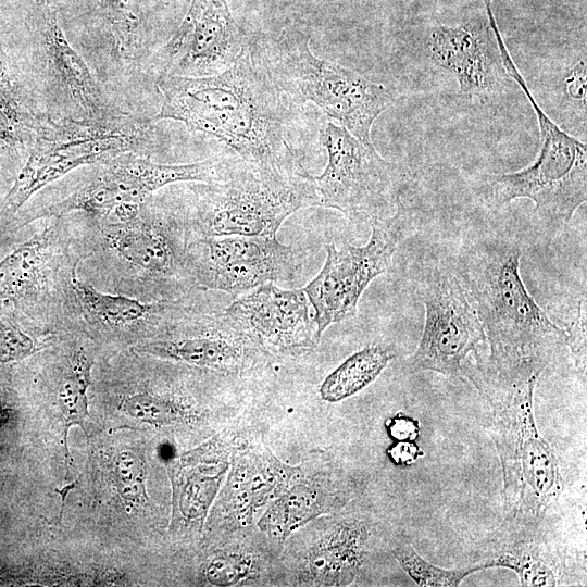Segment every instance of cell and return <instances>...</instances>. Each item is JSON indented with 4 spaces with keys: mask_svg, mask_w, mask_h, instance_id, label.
I'll use <instances>...</instances> for the list:
<instances>
[{
    "mask_svg": "<svg viewBox=\"0 0 587 587\" xmlns=\"http://www.w3.org/2000/svg\"><path fill=\"white\" fill-rule=\"evenodd\" d=\"M115 472L123 494L126 497L139 499L146 496L143 465L135 452L129 450L122 451L115 461Z\"/></svg>",
    "mask_w": 587,
    "mask_h": 587,
    "instance_id": "obj_31",
    "label": "cell"
},
{
    "mask_svg": "<svg viewBox=\"0 0 587 587\" xmlns=\"http://www.w3.org/2000/svg\"><path fill=\"white\" fill-rule=\"evenodd\" d=\"M303 258L300 248L283 245L276 236H209L188 245L187 268L204 289L243 295L267 283L292 280Z\"/></svg>",
    "mask_w": 587,
    "mask_h": 587,
    "instance_id": "obj_11",
    "label": "cell"
},
{
    "mask_svg": "<svg viewBox=\"0 0 587 587\" xmlns=\"http://www.w3.org/2000/svg\"><path fill=\"white\" fill-rule=\"evenodd\" d=\"M545 366L530 359H488L484 365L463 369L491 408V437L502 469L504 512L511 521L542 516L564 489L558 458L535 419V388Z\"/></svg>",
    "mask_w": 587,
    "mask_h": 587,
    "instance_id": "obj_2",
    "label": "cell"
},
{
    "mask_svg": "<svg viewBox=\"0 0 587 587\" xmlns=\"http://www.w3.org/2000/svg\"><path fill=\"white\" fill-rule=\"evenodd\" d=\"M35 58L45 112L54 120L108 122L123 110L67 39L53 4L35 2Z\"/></svg>",
    "mask_w": 587,
    "mask_h": 587,
    "instance_id": "obj_9",
    "label": "cell"
},
{
    "mask_svg": "<svg viewBox=\"0 0 587 587\" xmlns=\"http://www.w3.org/2000/svg\"><path fill=\"white\" fill-rule=\"evenodd\" d=\"M249 42L227 0H192L176 32L151 59L162 76L205 77L229 68Z\"/></svg>",
    "mask_w": 587,
    "mask_h": 587,
    "instance_id": "obj_13",
    "label": "cell"
},
{
    "mask_svg": "<svg viewBox=\"0 0 587 587\" xmlns=\"http://www.w3.org/2000/svg\"><path fill=\"white\" fill-rule=\"evenodd\" d=\"M76 265L71 272V291L85 320L104 332L158 335L193 311L178 301L162 299L143 302L127 296L102 292L78 277Z\"/></svg>",
    "mask_w": 587,
    "mask_h": 587,
    "instance_id": "obj_19",
    "label": "cell"
},
{
    "mask_svg": "<svg viewBox=\"0 0 587 587\" xmlns=\"http://www.w3.org/2000/svg\"><path fill=\"white\" fill-rule=\"evenodd\" d=\"M521 257L511 238H482L460 253L457 277L484 326L489 359H530L546 365L567 347V335L527 291Z\"/></svg>",
    "mask_w": 587,
    "mask_h": 587,
    "instance_id": "obj_3",
    "label": "cell"
},
{
    "mask_svg": "<svg viewBox=\"0 0 587 587\" xmlns=\"http://www.w3.org/2000/svg\"><path fill=\"white\" fill-rule=\"evenodd\" d=\"M83 12L75 49L108 91L123 86L149 58L143 1L84 0Z\"/></svg>",
    "mask_w": 587,
    "mask_h": 587,
    "instance_id": "obj_14",
    "label": "cell"
},
{
    "mask_svg": "<svg viewBox=\"0 0 587 587\" xmlns=\"http://www.w3.org/2000/svg\"><path fill=\"white\" fill-rule=\"evenodd\" d=\"M499 53L507 75L534 108L541 148L535 162L519 172L485 175L488 197L497 205L517 198L530 199L542 224L552 229L565 228L587 200V147L557 126L538 105L503 42Z\"/></svg>",
    "mask_w": 587,
    "mask_h": 587,
    "instance_id": "obj_5",
    "label": "cell"
},
{
    "mask_svg": "<svg viewBox=\"0 0 587 587\" xmlns=\"http://www.w3.org/2000/svg\"><path fill=\"white\" fill-rule=\"evenodd\" d=\"M427 45L432 61L454 75L462 96L492 93L508 76L486 12L455 26H434Z\"/></svg>",
    "mask_w": 587,
    "mask_h": 587,
    "instance_id": "obj_18",
    "label": "cell"
},
{
    "mask_svg": "<svg viewBox=\"0 0 587 587\" xmlns=\"http://www.w3.org/2000/svg\"><path fill=\"white\" fill-rule=\"evenodd\" d=\"M403 571L421 587H457L471 574L482 571L474 564L462 569H444L425 560L410 542H401L392 551Z\"/></svg>",
    "mask_w": 587,
    "mask_h": 587,
    "instance_id": "obj_28",
    "label": "cell"
},
{
    "mask_svg": "<svg viewBox=\"0 0 587 587\" xmlns=\"http://www.w3.org/2000/svg\"><path fill=\"white\" fill-rule=\"evenodd\" d=\"M385 429L394 441H415L421 433V423L417 419L399 412L385 422Z\"/></svg>",
    "mask_w": 587,
    "mask_h": 587,
    "instance_id": "obj_33",
    "label": "cell"
},
{
    "mask_svg": "<svg viewBox=\"0 0 587 587\" xmlns=\"http://www.w3.org/2000/svg\"><path fill=\"white\" fill-rule=\"evenodd\" d=\"M477 565L482 570L508 569L516 574L522 586H559L564 576V559L557 548L520 532L500 535Z\"/></svg>",
    "mask_w": 587,
    "mask_h": 587,
    "instance_id": "obj_21",
    "label": "cell"
},
{
    "mask_svg": "<svg viewBox=\"0 0 587 587\" xmlns=\"http://www.w3.org/2000/svg\"><path fill=\"white\" fill-rule=\"evenodd\" d=\"M155 336L139 344L136 350L212 370H241L262 350L224 311H192Z\"/></svg>",
    "mask_w": 587,
    "mask_h": 587,
    "instance_id": "obj_16",
    "label": "cell"
},
{
    "mask_svg": "<svg viewBox=\"0 0 587 587\" xmlns=\"http://www.w3.org/2000/svg\"><path fill=\"white\" fill-rule=\"evenodd\" d=\"M566 89L575 99H585L586 96V65L580 61L566 78Z\"/></svg>",
    "mask_w": 587,
    "mask_h": 587,
    "instance_id": "obj_36",
    "label": "cell"
},
{
    "mask_svg": "<svg viewBox=\"0 0 587 587\" xmlns=\"http://www.w3.org/2000/svg\"><path fill=\"white\" fill-rule=\"evenodd\" d=\"M370 224L371 237L364 246L327 245L322 270L303 288L314 311L319 338L332 324L357 314L363 291L388 271L398 246L414 232L415 217L401 198L391 215Z\"/></svg>",
    "mask_w": 587,
    "mask_h": 587,
    "instance_id": "obj_8",
    "label": "cell"
},
{
    "mask_svg": "<svg viewBox=\"0 0 587 587\" xmlns=\"http://www.w3.org/2000/svg\"><path fill=\"white\" fill-rule=\"evenodd\" d=\"M309 40L307 29L291 26L255 49L285 98L299 104L313 102L359 140L373 145L371 127L391 103L390 91L315 57Z\"/></svg>",
    "mask_w": 587,
    "mask_h": 587,
    "instance_id": "obj_4",
    "label": "cell"
},
{
    "mask_svg": "<svg viewBox=\"0 0 587 587\" xmlns=\"http://www.w3.org/2000/svg\"><path fill=\"white\" fill-rule=\"evenodd\" d=\"M48 117L25 96L0 91V151L12 158L25 154Z\"/></svg>",
    "mask_w": 587,
    "mask_h": 587,
    "instance_id": "obj_26",
    "label": "cell"
},
{
    "mask_svg": "<svg viewBox=\"0 0 587 587\" xmlns=\"http://www.w3.org/2000/svg\"><path fill=\"white\" fill-rule=\"evenodd\" d=\"M190 228L199 237L243 235L276 236L283 222L296 211L319 205L313 176L261 174L234 158L225 179L204 184Z\"/></svg>",
    "mask_w": 587,
    "mask_h": 587,
    "instance_id": "obj_6",
    "label": "cell"
},
{
    "mask_svg": "<svg viewBox=\"0 0 587 587\" xmlns=\"http://www.w3.org/2000/svg\"><path fill=\"white\" fill-rule=\"evenodd\" d=\"M389 460L397 466H409L425 455L415 441H395L386 450Z\"/></svg>",
    "mask_w": 587,
    "mask_h": 587,
    "instance_id": "obj_34",
    "label": "cell"
},
{
    "mask_svg": "<svg viewBox=\"0 0 587 587\" xmlns=\"http://www.w3.org/2000/svg\"><path fill=\"white\" fill-rule=\"evenodd\" d=\"M93 361L83 348L72 352L60 379L58 400L64 417L65 453L66 434L72 425L84 427L88 417L87 390L91 383Z\"/></svg>",
    "mask_w": 587,
    "mask_h": 587,
    "instance_id": "obj_27",
    "label": "cell"
},
{
    "mask_svg": "<svg viewBox=\"0 0 587 587\" xmlns=\"http://www.w3.org/2000/svg\"><path fill=\"white\" fill-rule=\"evenodd\" d=\"M310 307L303 289L286 290L267 283L223 311L262 350L290 352L320 339Z\"/></svg>",
    "mask_w": 587,
    "mask_h": 587,
    "instance_id": "obj_17",
    "label": "cell"
},
{
    "mask_svg": "<svg viewBox=\"0 0 587 587\" xmlns=\"http://www.w3.org/2000/svg\"><path fill=\"white\" fill-rule=\"evenodd\" d=\"M325 505L320 488L309 483H299L287 487L271 501L258 525L272 538L284 540L325 512Z\"/></svg>",
    "mask_w": 587,
    "mask_h": 587,
    "instance_id": "obj_24",
    "label": "cell"
},
{
    "mask_svg": "<svg viewBox=\"0 0 587 587\" xmlns=\"http://www.w3.org/2000/svg\"><path fill=\"white\" fill-rule=\"evenodd\" d=\"M417 294L425 307V322L407 362L409 372L461 376L467 355L487 340L465 288L449 270L429 267L417 282Z\"/></svg>",
    "mask_w": 587,
    "mask_h": 587,
    "instance_id": "obj_10",
    "label": "cell"
},
{
    "mask_svg": "<svg viewBox=\"0 0 587 587\" xmlns=\"http://www.w3.org/2000/svg\"><path fill=\"white\" fill-rule=\"evenodd\" d=\"M394 357L382 346H369L354 352L325 377L320 387L321 398L339 402L352 397L372 384Z\"/></svg>",
    "mask_w": 587,
    "mask_h": 587,
    "instance_id": "obj_25",
    "label": "cell"
},
{
    "mask_svg": "<svg viewBox=\"0 0 587 587\" xmlns=\"http://www.w3.org/2000/svg\"><path fill=\"white\" fill-rule=\"evenodd\" d=\"M253 563L249 555L230 553L214 558L205 569V577L214 586H233L248 578Z\"/></svg>",
    "mask_w": 587,
    "mask_h": 587,
    "instance_id": "obj_30",
    "label": "cell"
},
{
    "mask_svg": "<svg viewBox=\"0 0 587 587\" xmlns=\"http://www.w3.org/2000/svg\"><path fill=\"white\" fill-rule=\"evenodd\" d=\"M57 229L42 232L18 246L0 262V299L34 307L46 296L57 267Z\"/></svg>",
    "mask_w": 587,
    "mask_h": 587,
    "instance_id": "obj_20",
    "label": "cell"
},
{
    "mask_svg": "<svg viewBox=\"0 0 587 587\" xmlns=\"http://www.w3.org/2000/svg\"><path fill=\"white\" fill-rule=\"evenodd\" d=\"M567 347L574 355L577 367L585 372L586 369V303L579 302L576 319L565 330Z\"/></svg>",
    "mask_w": 587,
    "mask_h": 587,
    "instance_id": "obj_32",
    "label": "cell"
},
{
    "mask_svg": "<svg viewBox=\"0 0 587 587\" xmlns=\"http://www.w3.org/2000/svg\"><path fill=\"white\" fill-rule=\"evenodd\" d=\"M155 85L163 100L151 117L154 122L174 120L212 136L261 174L294 176L307 171L285 137L286 98L255 47L248 45L220 74L162 76Z\"/></svg>",
    "mask_w": 587,
    "mask_h": 587,
    "instance_id": "obj_1",
    "label": "cell"
},
{
    "mask_svg": "<svg viewBox=\"0 0 587 587\" xmlns=\"http://www.w3.org/2000/svg\"><path fill=\"white\" fill-rule=\"evenodd\" d=\"M297 473L270 451H248L238 457L228 486L235 516L250 521L253 512L280 495Z\"/></svg>",
    "mask_w": 587,
    "mask_h": 587,
    "instance_id": "obj_22",
    "label": "cell"
},
{
    "mask_svg": "<svg viewBox=\"0 0 587 587\" xmlns=\"http://www.w3.org/2000/svg\"><path fill=\"white\" fill-rule=\"evenodd\" d=\"M319 139L327 152L323 173L313 176L319 205L352 222L370 223L395 211L409 184L405 168L333 122L325 124Z\"/></svg>",
    "mask_w": 587,
    "mask_h": 587,
    "instance_id": "obj_7",
    "label": "cell"
},
{
    "mask_svg": "<svg viewBox=\"0 0 587 587\" xmlns=\"http://www.w3.org/2000/svg\"><path fill=\"white\" fill-rule=\"evenodd\" d=\"M100 164L99 172L66 198L47 207L48 217L82 212L105 221L121 204H142L164 186L180 182L212 183L217 176L213 159L190 164H160L134 152L117 154Z\"/></svg>",
    "mask_w": 587,
    "mask_h": 587,
    "instance_id": "obj_12",
    "label": "cell"
},
{
    "mask_svg": "<svg viewBox=\"0 0 587 587\" xmlns=\"http://www.w3.org/2000/svg\"><path fill=\"white\" fill-rule=\"evenodd\" d=\"M34 1L35 2H46V3L54 4L55 2L63 1V0H34Z\"/></svg>",
    "mask_w": 587,
    "mask_h": 587,
    "instance_id": "obj_37",
    "label": "cell"
},
{
    "mask_svg": "<svg viewBox=\"0 0 587 587\" xmlns=\"http://www.w3.org/2000/svg\"><path fill=\"white\" fill-rule=\"evenodd\" d=\"M0 91L24 96L23 92H21L14 70L12 68L9 62V59L1 45H0Z\"/></svg>",
    "mask_w": 587,
    "mask_h": 587,
    "instance_id": "obj_35",
    "label": "cell"
},
{
    "mask_svg": "<svg viewBox=\"0 0 587 587\" xmlns=\"http://www.w3.org/2000/svg\"><path fill=\"white\" fill-rule=\"evenodd\" d=\"M122 409L127 415L155 426L171 424L180 415L171 400L149 392L127 396L122 402Z\"/></svg>",
    "mask_w": 587,
    "mask_h": 587,
    "instance_id": "obj_29",
    "label": "cell"
},
{
    "mask_svg": "<svg viewBox=\"0 0 587 587\" xmlns=\"http://www.w3.org/2000/svg\"><path fill=\"white\" fill-rule=\"evenodd\" d=\"M367 530L360 521L336 525L310 551L308 579L317 586H348L360 573Z\"/></svg>",
    "mask_w": 587,
    "mask_h": 587,
    "instance_id": "obj_23",
    "label": "cell"
},
{
    "mask_svg": "<svg viewBox=\"0 0 587 587\" xmlns=\"http://www.w3.org/2000/svg\"><path fill=\"white\" fill-rule=\"evenodd\" d=\"M188 229L187 217L152 210L146 202L133 221L100 222L99 226L102 245L110 254L138 275L160 284L189 277Z\"/></svg>",
    "mask_w": 587,
    "mask_h": 587,
    "instance_id": "obj_15",
    "label": "cell"
}]
</instances>
